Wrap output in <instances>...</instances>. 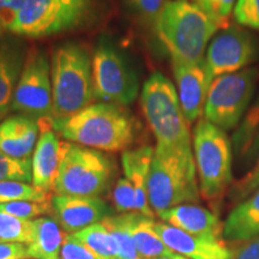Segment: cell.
<instances>
[{
  "label": "cell",
  "mask_w": 259,
  "mask_h": 259,
  "mask_svg": "<svg viewBox=\"0 0 259 259\" xmlns=\"http://www.w3.org/2000/svg\"><path fill=\"white\" fill-rule=\"evenodd\" d=\"M52 128L71 143L103 151L125 150L134 142L136 125L120 106L95 103L67 116L50 118Z\"/></svg>",
  "instance_id": "6da1fadb"
},
{
  "label": "cell",
  "mask_w": 259,
  "mask_h": 259,
  "mask_svg": "<svg viewBox=\"0 0 259 259\" xmlns=\"http://www.w3.org/2000/svg\"><path fill=\"white\" fill-rule=\"evenodd\" d=\"M149 203L158 213L199 200L200 190L193 149L156 144L148 181Z\"/></svg>",
  "instance_id": "7a4b0ae2"
},
{
  "label": "cell",
  "mask_w": 259,
  "mask_h": 259,
  "mask_svg": "<svg viewBox=\"0 0 259 259\" xmlns=\"http://www.w3.org/2000/svg\"><path fill=\"white\" fill-rule=\"evenodd\" d=\"M158 40L171 61L197 63L205 58L210 41L220 28L193 3L170 0L154 24Z\"/></svg>",
  "instance_id": "3957f363"
},
{
  "label": "cell",
  "mask_w": 259,
  "mask_h": 259,
  "mask_svg": "<svg viewBox=\"0 0 259 259\" xmlns=\"http://www.w3.org/2000/svg\"><path fill=\"white\" fill-rule=\"evenodd\" d=\"M52 118L67 116L90 106L94 99L93 58L76 42H65L51 54Z\"/></svg>",
  "instance_id": "277c9868"
},
{
  "label": "cell",
  "mask_w": 259,
  "mask_h": 259,
  "mask_svg": "<svg viewBox=\"0 0 259 259\" xmlns=\"http://www.w3.org/2000/svg\"><path fill=\"white\" fill-rule=\"evenodd\" d=\"M192 149L200 196L209 202L221 199L233 183V147L225 130L205 119L193 128Z\"/></svg>",
  "instance_id": "5b68a950"
},
{
  "label": "cell",
  "mask_w": 259,
  "mask_h": 259,
  "mask_svg": "<svg viewBox=\"0 0 259 259\" xmlns=\"http://www.w3.org/2000/svg\"><path fill=\"white\" fill-rule=\"evenodd\" d=\"M141 105L156 144L168 148L191 147L189 124L181 111L176 85L168 77L155 72L145 80Z\"/></svg>",
  "instance_id": "8992f818"
},
{
  "label": "cell",
  "mask_w": 259,
  "mask_h": 259,
  "mask_svg": "<svg viewBox=\"0 0 259 259\" xmlns=\"http://www.w3.org/2000/svg\"><path fill=\"white\" fill-rule=\"evenodd\" d=\"M113 162L100 150L63 142L54 193L100 197L111 184Z\"/></svg>",
  "instance_id": "52a82bcc"
},
{
  "label": "cell",
  "mask_w": 259,
  "mask_h": 259,
  "mask_svg": "<svg viewBox=\"0 0 259 259\" xmlns=\"http://www.w3.org/2000/svg\"><path fill=\"white\" fill-rule=\"evenodd\" d=\"M96 0H24L10 32L44 38L78 28L93 14Z\"/></svg>",
  "instance_id": "ba28073f"
},
{
  "label": "cell",
  "mask_w": 259,
  "mask_h": 259,
  "mask_svg": "<svg viewBox=\"0 0 259 259\" xmlns=\"http://www.w3.org/2000/svg\"><path fill=\"white\" fill-rule=\"evenodd\" d=\"M258 85L259 66L216 77L204 106V119L225 131L235 128L253 101Z\"/></svg>",
  "instance_id": "9c48e42d"
},
{
  "label": "cell",
  "mask_w": 259,
  "mask_h": 259,
  "mask_svg": "<svg viewBox=\"0 0 259 259\" xmlns=\"http://www.w3.org/2000/svg\"><path fill=\"white\" fill-rule=\"evenodd\" d=\"M94 99L120 107L137 99V73L111 41L101 38L93 56Z\"/></svg>",
  "instance_id": "30bf717a"
},
{
  "label": "cell",
  "mask_w": 259,
  "mask_h": 259,
  "mask_svg": "<svg viewBox=\"0 0 259 259\" xmlns=\"http://www.w3.org/2000/svg\"><path fill=\"white\" fill-rule=\"evenodd\" d=\"M11 111L32 118H52L53 115L51 59L40 48L28 51Z\"/></svg>",
  "instance_id": "8fae6325"
},
{
  "label": "cell",
  "mask_w": 259,
  "mask_h": 259,
  "mask_svg": "<svg viewBox=\"0 0 259 259\" xmlns=\"http://www.w3.org/2000/svg\"><path fill=\"white\" fill-rule=\"evenodd\" d=\"M259 59V38L240 25H228L210 41L205 61L213 79L247 69Z\"/></svg>",
  "instance_id": "7c38bea8"
},
{
  "label": "cell",
  "mask_w": 259,
  "mask_h": 259,
  "mask_svg": "<svg viewBox=\"0 0 259 259\" xmlns=\"http://www.w3.org/2000/svg\"><path fill=\"white\" fill-rule=\"evenodd\" d=\"M171 67L181 111L187 124H193L204 114V106L213 77L210 73L205 58L197 63L171 61Z\"/></svg>",
  "instance_id": "4fadbf2b"
},
{
  "label": "cell",
  "mask_w": 259,
  "mask_h": 259,
  "mask_svg": "<svg viewBox=\"0 0 259 259\" xmlns=\"http://www.w3.org/2000/svg\"><path fill=\"white\" fill-rule=\"evenodd\" d=\"M52 209L57 222L69 234L95 225L111 216L112 210L99 197H76L54 194Z\"/></svg>",
  "instance_id": "5bb4252c"
},
{
  "label": "cell",
  "mask_w": 259,
  "mask_h": 259,
  "mask_svg": "<svg viewBox=\"0 0 259 259\" xmlns=\"http://www.w3.org/2000/svg\"><path fill=\"white\" fill-rule=\"evenodd\" d=\"M155 229L168 248L187 259H229L232 255L225 239L192 235L164 222H155Z\"/></svg>",
  "instance_id": "9a60e30c"
},
{
  "label": "cell",
  "mask_w": 259,
  "mask_h": 259,
  "mask_svg": "<svg viewBox=\"0 0 259 259\" xmlns=\"http://www.w3.org/2000/svg\"><path fill=\"white\" fill-rule=\"evenodd\" d=\"M45 119L46 124L40 126V136L31 157V184L46 192H52L54 191L59 169L63 142H60L58 134L52 128L50 118Z\"/></svg>",
  "instance_id": "2e32d148"
},
{
  "label": "cell",
  "mask_w": 259,
  "mask_h": 259,
  "mask_svg": "<svg viewBox=\"0 0 259 259\" xmlns=\"http://www.w3.org/2000/svg\"><path fill=\"white\" fill-rule=\"evenodd\" d=\"M40 136V124L32 116L15 114L0 121V151L17 158H31Z\"/></svg>",
  "instance_id": "e0dca14e"
},
{
  "label": "cell",
  "mask_w": 259,
  "mask_h": 259,
  "mask_svg": "<svg viewBox=\"0 0 259 259\" xmlns=\"http://www.w3.org/2000/svg\"><path fill=\"white\" fill-rule=\"evenodd\" d=\"M162 222L192 235L223 239V223L215 213L196 204H181L158 213Z\"/></svg>",
  "instance_id": "ac0fdd59"
},
{
  "label": "cell",
  "mask_w": 259,
  "mask_h": 259,
  "mask_svg": "<svg viewBox=\"0 0 259 259\" xmlns=\"http://www.w3.org/2000/svg\"><path fill=\"white\" fill-rule=\"evenodd\" d=\"M28 51L22 41L0 38V113L11 111L16 87L23 70Z\"/></svg>",
  "instance_id": "d6986e66"
},
{
  "label": "cell",
  "mask_w": 259,
  "mask_h": 259,
  "mask_svg": "<svg viewBox=\"0 0 259 259\" xmlns=\"http://www.w3.org/2000/svg\"><path fill=\"white\" fill-rule=\"evenodd\" d=\"M154 151V148L144 145V147L134 149V150H126L121 156V164L125 178L135 187L136 211L153 219L155 212L149 203L148 181Z\"/></svg>",
  "instance_id": "ffe728a7"
},
{
  "label": "cell",
  "mask_w": 259,
  "mask_h": 259,
  "mask_svg": "<svg viewBox=\"0 0 259 259\" xmlns=\"http://www.w3.org/2000/svg\"><path fill=\"white\" fill-rule=\"evenodd\" d=\"M231 141L238 164L252 166L259 156V89Z\"/></svg>",
  "instance_id": "44dd1931"
},
{
  "label": "cell",
  "mask_w": 259,
  "mask_h": 259,
  "mask_svg": "<svg viewBox=\"0 0 259 259\" xmlns=\"http://www.w3.org/2000/svg\"><path fill=\"white\" fill-rule=\"evenodd\" d=\"M259 235V189L232 210L223 223V239L247 241Z\"/></svg>",
  "instance_id": "7402d4cb"
},
{
  "label": "cell",
  "mask_w": 259,
  "mask_h": 259,
  "mask_svg": "<svg viewBox=\"0 0 259 259\" xmlns=\"http://www.w3.org/2000/svg\"><path fill=\"white\" fill-rule=\"evenodd\" d=\"M34 239L27 245L30 259H60L61 246L66 235L57 220L42 216L34 220Z\"/></svg>",
  "instance_id": "603a6c76"
},
{
  "label": "cell",
  "mask_w": 259,
  "mask_h": 259,
  "mask_svg": "<svg viewBox=\"0 0 259 259\" xmlns=\"http://www.w3.org/2000/svg\"><path fill=\"white\" fill-rule=\"evenodd\" d=\"M131 235L141 258L154 259L173 253L157 234L153 218L135 212L131 223Z\"/></svg>",
  "instance_id": "cb8c5ba5"
},
{
  "label": "cell",
  "mask_w": 259,
  "mask_h": 259,
  "mask_svg": "<svg viewBox=\"0 0 259 259\" xmlns=\"http://www.w3.org/2000/svg\"><path fill=\"white\" fill-rule=\"evenodd\" d=\"M72 235L99 259H118V244L102 222L87 227Z\"/></svg>",
  "instance_id": "d4e9b609"
},
{
  "label": "cell",
  "mask_w": 259,
  "mask_h": 259,
  "mask_svg": "<svg viewBox=\"0 0 259 259\" xmlns=\"http://www.w3.org/2000/svg\"><path fill=\"white\" fill-rule=\"evenodd\" d=\"M135 212L121 213L118 216H108L101 221L114 236L118 244V259H142L136 250L131 235V223Z\"/></svg>",
  "instance_id": "484cf974"
},
{
  "label": "cell",
  "mask_w": 259,
  "mask_h": 259,
  "mask_svg": "<svg viewBox=\"0 0 259 259\" xmlns=\"http://www.w3.org/2000/svg\"><path fill=\"white\" fill-rule=\"evenodd\" d=\"M35 234L34 220H23L0 211V239L4 242L31 244Z\"/></svg>",
  "instance_id": "4316f807"
},
{
  "label": "cell",
  "mask_w": 259,
  "mask_h": 259,
  "mask_svg": "<svg viewBox=\"0 0 259 259\" xmlns=\"http://www.w3.org/2000/svg\"><path fill=\"white\" fill-rule=\"evenodd\" d=\"M50 192L22 181H0V204L9 202H48Z\"/></svg>",
  "instance_id": "83f0119b"
},
{
  "label": "cell",
  "mask_w": 259,
  "mask_h": 259,
  "mask_svg": "<svg viewBox=\"0 0 259 259\" xmlns=\"http://www.w3.org/2000/svg\"><path fill=\"white\" fill-rule=\"evenodd\" d=\"M0 181H22L31 184V158H17L0 151Z\"/></svg>",
  "instance_id": "f1b7e54d"
},
{
  "label": "cell",
  "mask_w": 259,
  "mask_h": 259,
  "mask_svg": "<svg viewBox=\"0 0 259 259\" xmlns=\"http://www.w3.org/2000/svg\"><path fill=\"white\" fill-rule=\"evenodd\" d=\"M220 29L229 25V17L234 11L236 0H192Z\"/></svg>",
  "instance_id": "f546056e"
},
{
  "label": "cell",
  "mask_w": 259,
  "mask_h": 259,
  "mask_svg": "<svg viewBox=\"0 0 259 259\" xmlns=\"http://www.w3.org/2000/svg\"><path fill=\"white\" fill-rule=\"evenodd\" d=\"M0 211L23 220H35L47 215L52 209V199L48 202H9L0 204Z\"/></svg>",
  "instance_id": "4dcf8cb0"
},
{
  "label": "cell",
  "mask_w": 259,
  "mask_h": 259,
  "mask_svg": "<svg viewBox=\"0 0 259 259\" xmlns=\"http://www.w3.org/2000/svg\"><path fill=\"white\" fill-rule=\"evenodd\" d=\"M259 189V156L250 170L244 177L236 180L231 187L229 198L233 203L239 204L250 197Z\"/></svg>",
  "instance_id": "1f68e13d"
},
{
  "label": "cell",
  "mask_w": 259,
  "mask_h": 259,
  "mask_svg": "<svg viewBox=\"0 0 259 259\" xmlns=\"http://www.w3.org/2000/svg\"><path fill=\"white\" fill-rule=\"evenodd\" d=\"M132 14L144 21L155 24L158 15L170 0H122Z\"/></svg>",
  "instance_id": "d6a6232c"
},
{
  "label": "cell",
  "mask_w": 259,
  "mask_h": 259,
  "mask_svg": "<svg viewBox=\"0 0 259 259\" xmlns=\"http://www.w3.org/2000/svg\"><path fill=\"white\" fill-rule=\"evenodd\" d=\"M233 17L240 27L259 31V0H236Z\"/></svg>",
  "instance_id": "836d02e7"
},
{
  "label": "cell",
  "mask_w": 259,
  "mask_h": 259,
  "mask_svg": "<svg viewBox=\"0 0 259 259\" xmlns=\"http://www.w3.org/2000/svg\"><path fill=\"white\" fill-rule=\"evenodd\" d=\"M113 202L118 212H137L136 211L135 187L126 178H121L116 183L113 191Z\"/></svg>",
  "instance_id": "e575fe53"
},
{
  "label": "cell",
  "mask_w": 259,
  "mask_h": 259,
  "mask_svg": "<svg viewBox=\"0 0 259 259\" xmlns=\"http://www.w3.org/2000/svg\"><path fill=\"white\" fill-rule=\"evenodd\" d=\"M60 259H99L92 251L77 240L72 234L65 236V240L61 246Z\"/></svg>",
  "instance_id": "d590c367"
},
{
  "label": "cell",
  "mask_w": 259,
  "mask_h": 259,
  "mask_svg": "<svg viewBox=\"0 0 259 259\" xmlns=\"http://www.w3.org/2000/svg\"><path fill=\"white\" fill-rule=\"evenodd\" d=\"M24 0H0V25L10 30L21 11Z\"/></svg>",
  "instance_id": "8d00e7d4"
},
{
  "label": "cell",
  "mask_w": 259,
  "mask_h": 259,
  "mask_svg": "<svg viewBox=\"0 0 259 259\" xmlns=\"http://www.w3.org/2000/svg\"><path fill=\"white\" fill-rule=\"evenodd\" d=\"M229 259H259V235L240 242L238 247L232 250Z\"/></svg>",
  "instance_id": "74e56055"
},
{
  "label": "cell",
  "mask_w": 259,
  "mask_h": 259,
  "mask_svg": "<svg viewBox=\"0 0 259 259\" xmlns=\"http://www.w3.org/2000/svg\"><path fill=\"white\" fill-rule=\"evenodd\" d=\"M0 259H30L28 246L18 242H0Z\"/></svg>",
  "instance_id": "f35d334b"
},
{
  "label": "cell",
  "mask_w": 259,
  "mask_h": 259,
  "mask_svg": "<svg viewBox=\"0 0 259 259\" xmlns=\"http://www.w3.org/2000/svg\"><path fill=\"white\" fill-rule=\"evenodd\" d=\"M154 259H185V257H183V255L176 253V252H173V253L170 254H167V255H162V257H157V258H154Z\"/></svg>",
  "instance_id": "ab89813d"
},
{
  "label": "cell",
  "mask_w": 259,
  "mask_h": 259,
  "mask_svg": "<svg viewBox=\"0 0 259 259\" xmlns=\"http://www.w3.org/2000/svg\"><path fill=\"white\" fill-rule=\"evenodd\" d=\"M5 30H4V29H3V27H2V25H0V38H2V35H3V32H4Z\"/></svg>",
  "instance_id": "60d3db41"
},
{
  "label": "cell",
  "mask_w": 259,
  "mask_h": 259,
  "mask_svg": "<svg viewBox=\"0 0 259 259\" xmlns=\"http://www.w3.org/2000/svg\"><path fill=\"white\" fill-rule=\"evenodd\" d=\"M4 118H5V115H4V114H2V113H0V121H2L3 119H4Z\"/></svg>",
  "instance_id": "b9f144b4"
},
{
  "label": "cell",
  "mask_w": 259,
  "mask_h": 259,
  "mask_svg": "<svg viewBox=\"0 0 259 259\" xmlns=\"http://www.w3.org/2000/svg\"><path fill=\"white\" fill-rule=\"evenodd\" d=\"M0 242H4V241H3V240H2V239H0Z\"/></svg>",
  "instance_id": "7bdbcfd3"
},
{
  "label": "cell",
  "mask_w": 259,
  "mask_h": 259,
  "mask_svg": "<svg viewBox=\"0 0 259 259\" xmlns=\"http://www.w3.org/2000/svg\"><path fill=\"white\" fill-rule=\"evenodd\" d=\"M142 259H145V258H142Z\"/></svg>",
  "instance_id": "ee69618b"
},
{
  "label": "cell",
  "mask_w": 259,
  "mask_h": 259,
  "mask_svg": "<svg viewBox=\"0 0 259 259\" xmlns=\"http://www.w3.org/2000/svg\"><path fill=\"white\" fill-rule=\"evenodd\" d=\"M185 259H187V258H185Z\"/></svg>",
  "instance_id": "f6af8a7d"
}]
</instances>
